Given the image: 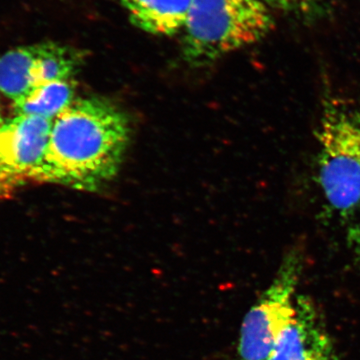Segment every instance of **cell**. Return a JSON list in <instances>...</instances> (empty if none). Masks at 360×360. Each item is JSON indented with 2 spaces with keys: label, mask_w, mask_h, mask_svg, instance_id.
Wrapping results in <instances>:
<instances>
[{
  "label": "cell",
  "mask_w": 360,
  "mask_h": 360,
  "mask_svg": "<svg viewBox=\"0 0 360 360\" xmlns=\"http://www.w3.org/2000/svg\"><path fill=\"white\" fill-rule=\"evenodd\" d=\"M270 8L285 13L305 14L312 13L321 6L322 0H264Z\"/></svg>",
  "instance_id": "obj_10"
},
{
  "label": "cell",
  "mask_w": 360,
  "mask_h": 360,
  "mask_svg": "<svg viewBox=\"0 0 360 360\" xmlns=\"http://www.w3.org/2000/svg\"><path fill=\"white\" fill-rule=\"evenodd\" d=\"M53 120L15 115L0 127V196L26 180L37 179Z\"/></svg>",
  "instance_id": "obj_5"
},
{
  "label": "cell",
  "mask_w": 360,
  "mask_h": 360,
  "mask_svg": "<svg viewBox=\"0 0 360 360\" xmlns=\"http://www.w3.org/2000/svg\"><path fill=\"white\" fill-rule=\"evenodd\" d=\"M266 360H342L326 322L307 295H297L292 321L284 328Z\"/></svg>",
  "instance_id": "obj_6"
},
{
  "label": "cell",
  "mask_w": 360,
  "mask_h": 360,
  "mask_svg": "<svg viewBox=\"0 0 360 360\" xmlns=\"http://www.w3.org/2000/svg\"><path fill=\"white\" fill-rule=\"evenodd\" d=\"M274 25L264 0H193L180 32L182 56L191 65H210L264 39Z\"/></svg>",
  "instance_id": "obj_3"
},
{
  "label": "cell",
  "mask_w": 360,
  "mask_h": 360,
  "mask_svg": "<svg viewBox=\"0 0 360 360\" xmlns=\"http://www.w3.org/2000/svg\"><path fill=\"white\" fill-rule=\"evenodd\" d=\"M317 141L322 196L342 227L360 270V106L326 97Z\"/></svg>",
  "instance_id": "obj_2"
},
{
  "label": "cell",
  "mask_w": 360,
  "mask_h": 360,
  "mask_svg": "<svg viewBox=\"0 0 360 360\" xmlns=\"http://www.w3.org/2000/svg\"><path fill=\"white\" fill-rule=\"evenodd\" d=\"M136 27L158 37L181 32L193 0H118Z\"/></svg>",
  "instance_id": "obj_8"
},
{
  "label": "cell",
  "mask_w": 360,
  "mask_h": 360,
  "mask_svg": "<svg viewBox=\"0 0 360 360\" xmlns=\"http://www.w3.org/2000/svg\"><path fill=\"white\" fill-rule=\"evenodd\" d=\"M75 79L59 80L35 87L13 101L16 115L39 116L53 120L75 101Z\"/></svg>",
  "instance_id": "obj_9"
},
{
  "label": "cell",
  "mask_w": 360,
  "mask_h": 360,
  "mask_svg": "<svg viewBox=\"0 0 360 360\" xmlns=\"http://www.w3.org/2000/svg\"><path fill=\"white\" fill-rule=\"evenodd\" d=\"M4 122V117H2L1 108H0V127H1L2 123Z\"/></svg>",
  "instance_id": "obj_11"
},
{
  "label": "cell",
  "mask_w": 360,
  "mask_h": 360,
  "mask_svg": "<svg viewBox=\"0 0 360 360\" xmlns=\"http://www.w3.org/2000/svg\"><path fill=\"white\" fill-rule=\"evenodd\" d=\"M130 139L127 115L97 97L75 98L52 123L37 181L94 191L117 174Z\"/></svg>",
  "instance_id": "obj_1"
},
{
  "label": "cell",
  "mask_w": 360,
  "mask_h": 360,
  "mask_svg": "<svg viewBox=\"0 0 360 360\" xmlns=\"http://www.w3.org/2000/svg\"><path fill=\"white\" fill-rule=\"evenodd\" d=\"M49 42L11 49L0 56V92L14 101L45 84L44 58Z\"/></svg>",
  "instance_id": "obj_7"
},
{
  "label": "cell",
  "mask_w": 360,
  "mask_h": 360,
  "mask_svg": "<svg viewBox=\"0 0 360 360\" xmlns=\"http://www.w3.org/2000/svg\"><path fill=\"white\" fill-rule=\"evenodd\" d=\"M300 246L284 255L266 290L245 315L238 345V360H266L296 312V290L304 267Z\"/></svg>",
  "instance_id": "obj_4"
}]
</instances>
